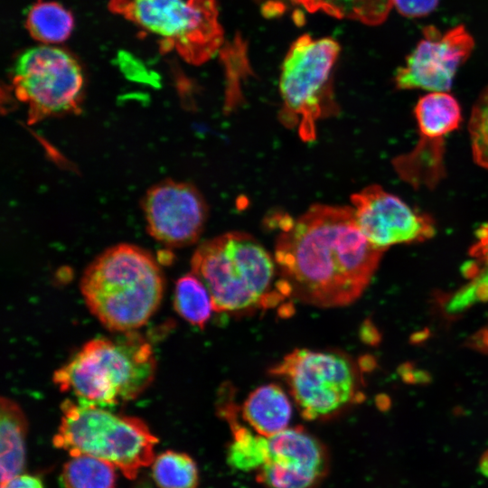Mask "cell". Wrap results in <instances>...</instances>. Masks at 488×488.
Listing matches in <instances>:
<instances>
[{
    "instance_id": "1",
    "label": "cell",
    "mask_w": 488,
    "mask_h": 488,
    "mask_svg": "<svg viewBox=\"0 0 488 488\" xmlns=\"http://www.w3.org/2000/svg\"><path fill=\"white\" fill-rule=\"evenodd\" d=\"M384 251L361 232L352 206L315 203L282 221L275 261L287 296L338 307L361 296Z\"/></svg>"
},
{
    "instance_id": "2",
    "label": "cell",
    "mask_w": 488,
    "mask_h": 488,
    "mask_svg": "<svg viewBox=\"0 0 488 488\" xmlns=\"http://www.w3.org/2000/svg\"><path fill=\"white\" fill-rule=\"evenodd\" d=\"M80 292L108 330L136 331L148 322L164 295V274L147 250L127 243L108 248L87 267Z\"/></svg>"
},
{
    "instance_id": "3",
    "label": "cell",
    "mask_w": 488,
    "mask_h": 488,
    "mask_svg": "<svg viewBox=\"0 0 488 488\" xmlns=\"http://www.w3.org/2000/svg\"><path fill=\"white\" fill-rule=\"evenodd\" d=\"M155 368L151 345L130 331L87 342L52 380L78 402L107 408L137 398L152 383Z\"/></svg>"
},
{
    "instance_id": "4",
    "label": "cell",
    "mask_w": 488,
    "mask_h": 488,
    "mask_svg": "<svg viewBox=\"0 0 488 488\" xmlns=\"http://www.w3.org/2000/svg\"><path fill=\"white\" fill-rule=\"evenodd\" d=\"M250 234L230 231L202 243L191 258L209 291L214 312H239L276 305L286 296L274 284L277 263Z\"/></svg>"
},
{
    "instance_id": "5",
    "label": "cell",
    "mask_w": 488,
    "mask_h": 488,
    "mask_svg": "<svg viewBox=\"0 0 488 488\" xmlns=\"http://www.w3.org/2000/svg\"><path fill=\"white\" fill-rule=\"evenodd\" d=\"M61 408V423L52 438L55 447L71 456L87 455L103 459L128 479L152 465L158 439L142 419L70 399Z\"/></svg>"
},
{
    "instance_id": "6",
    "label": "cell",
    "mask_w": 488,
    "mask_h": 488,
    "mask_svg": "<svg viewBox=\"0 0 488 488\" xmlns=\"http://www.w3.org/2000/svg\"><path fill=\"white\" fill-rule=\"evenodd\" d=\"M339 53L340 45L335 40L304 34L291 44L283 61L278 117L287 128L296 127L305 142L316 138L318 120L338 111L333 73Z\"/></svg>"
},
{
    "instance_id": "7",
    "label": "cell",
    "mask_w": 488,
    "mask_h": 488,
    "mask_svg": "<svg viewBox=\"0 0 488 488\" xmlns=\"http://www.w3.org/2000/svg\"><path fill=\"white\" fill-rule=\"evenodd\" d=\"M109 10L158 38L164 53L175 51L200 65L223 42L216 0H110Z\"/></svg>"
},
{
    "instance_id": "8",
    "label": "cell",
    "mask_w": 488,
    "mask_h": 488,
    "mask_svg": "<svg viewBox=\"0 0 488 488\" xmlns=\"http://www.w3.org/2000/svg\"><path fill=\"white\" fill-rule=\"evenodd\" d=\"M269 373L287 384L306 420L329 418L361 396L356 365L350 357L336 352L295 349Z\"/></svg>"
},
{
    "instance_id": "9",
    "label": "cell",
    "mask_w": 488,
    "mask_h": 488,
    "mask_svg": "<svg viewBox=\"0 0 488 488\" xmlns=\"http://www.w3.org/2000/svg\"><path fill=\"white\" fill-rule=\"evenodd\" d=\"M11 81L15 97L27 108L30 124L80 111L83 71L63 49L39 45L25 50L14 61Z\"/></svg>"
},
{
    "instance_id": "10",
    "label": "cell",
    "mask_w": 488,
    "mask_h": 488,
    "mask_svg": "<svg viewBox=\"0 0 488 488\" xmlns=\"http://www.w3.org/2000/svg\"><path fill=\"white\" fill-rule=\"evenodd\" d=\"M418 140L411 151L392 160L397 174L413 188H435L446 174L445 147L462 121L461 107L449 92H428L414 108Z\"/></svg>"
},
{
    "instance_id": "11",
    "label": "cell",
    "mask_w": 488,
    "mask_h": 488,
    "mask_svg": "<svg viewBox=\"0 0 488 488\" xmlns=\"http://www.w3.org/2000/svg\"><path fill=\"white\" fill-rule=\"evenodd\" d=\"M474 40L463 24L446 32L436 26L424 28L423 37L397 69L395 86L399 89L448 92L458 69L468 60Z\"/></svg>"
},
{
    "instance_id": "12",
    "label": "cell",
    "mask_w": 488,
    "mask_h": 488,
    "mask_svg": "<svg viewBox=\"0 0 488 488\" xmlns=\"http://www.w3.org/2000/svg\"><path fill=\"white\" fill-rule=\"evenodd\" d=\"M147 232L168 248L195 243L208 218V206L190 183L165 180L145 192L142 201Z\"/></svg>"
},
{
    "instance_id": "13",
    "label": "cell",
    "mask_w": 488,
    "mask_h": 488,
    "mask_svg": "<svg viewBox=\"0 0 488 488\" xmlns=\"http://www.w3.org/2000/svg\"><path fill=\"white\" fill-rule=\"evenodd\" d=\"M351 202L361 232L380 249L422 242L436 233L431 217L414 210L380 185L371 184L355 192Z\"/></svg>"
},
{
    "instance_id": "14",
    "label": "cell",
    "mask_w": 488,
    "mask_h": 488,
    "mask_svg": "<svg viewBox=\"0 0 488 488\" xmlns=\"http://www.w3.org/2000/svg\"><path fill=\"white\" fill-rule=\"evenodd\" d=\"M324 444L302 427L267 437L266 462L257 479L266 488H315L329 470Z\"/></svg>"
},
{
    "instance_id": "15",
    "label": "cell",
    "mask_w": 488,
    "mask_h": 488,
    "mask_svg": "<svg viewBox=\"0 0 488 488\" xmlns=\"http://www.w3.org/2000/svg\"><path fill=\"white\" fill-rule=\"evenodd\" d=\"M241 416L254 432L269 437L287 428L292 406L278 385L267 384L249 393L242 404Z\"/></svg>"
},
{
    "instance_id": "16",
    "label": "cell",
    "mask_w": 488,
    "mask_h": 488,
    "mask_svg": "<svg viewBox=\"0 0 488 488\" xmlns=\"http://www.w3.org/2000/svg\"><path fill=\"white\" fill-rule=\"evenodd\" d=\"M1 483L20 474L25 465L27 420L21 407L10 398H1Z\"/></svg>"
},
{
    "instance_id": "17",
    "label": "cell",
    "mask_w": 488,
    "mask_h": 488,
    "mask_svg": "<svg viewBox=\"0 0 488 488\" xmlns=\"http://www.w3.org/2000/svg\"><path fill=\"white\" fill-rule=\"evenodd\" d=\"M470 259L463 265V274L469 283L457 291L447 302L446 310L460 312L477 302L488 301V221L475 230Z\"/></svg>"
},
{
    "instance_id": "18",
    "label": "cell",
    "mask_w": 488,
    "mask_h": 488,
    "mask_svg": "<svg viewBox=\"0 0 488 488\" xmlns=\"http://www.w3.org/2000/svg\"><path fill=\"white\" fill-rule=\"evenodd\" d=\"M221 412L232 432V441L227 452L229 465L241 471L258 470L267 459V437L241 425L237 420L233 404L223 405Z\"/></svg>"
},
{
    "instance_id": "19",
    "label": "cell",
    "mask_w": 488,
    "mask_h": 488,
    "mask_svg": "<svg viewBox=\"0 0 488 488\" xmlns=\"http://www.w3.org/2000/svg\"><path fill=\"white\" fill-rule=\"evenodd\" d=\"M295 3L310 13L323 12L339 19L375 26L385 22L394 0H295Z\"/></svg>"
},
{
    "instance_id": "20",
    "label": "cell",
    "mask_w": 488,
    "mask_h": 488,
    "mask_svg": "<svg viewBox=\"0 0 488 488\" xmlns=\"http://www.w3.org/2000/svg\"><path fill=\"white\" fill-rule=\"evenodd\" d=\"M73 26L71 13L56 2L38 1L31 6L25 20L30 35L45 44L64 42Z\"/></svg>"
},
{
    "instance_id": "21",
    "label": "cell",
    "mask_w": 488,
    "mask_h": 488,
    "mask_svg": "<svg viewBox=\"0 0 488 488\" xmlns=\"http://www.w3.org/2000/svg\"><path fill=\"white\" fill-rule=\"evenodd\" d=\"M174 306L182 318L201 329L206 325L213 311L209 291L193 273L186 274L177 280Z\"/></svg>"
},
{
    "instance_id": "22",
    "label": "cell",
    "mask_w": 488,
    "mask_h": 488,
    "mask_svg": "<svg viewBox=\"0 0 488 488\" xmlns=\"http://www.w3.org/2000/svg\"><path fill=\"white\" fill-rule=\"evenodd\" d=\"M115 466L98 457L80 455L63 465L61 483L64 488H114Z\"/></svg>"
},
{
    "instance_id": "23",
    "label": "cell",
    "mask_w": 488,
    "mask_h": 488,
    "mask_svg": "<svg viewBox=\"0 0 488 488\" xmlns=\"http://www.w3.org/2000/svg\"><path fill=\"white\" fill-rule=\"evenodd\" d=\"M152 475L159 488H197L199 471L187 454L168 450L155 457Z\"/></svg>"
},
{
    "instance_id": "24",
    "label": "cell",
    "mask_w": 488,
    "mask_h": 488,
    "mask_svg": "<svg viewBox=\"0 0 488 488\" xmlns=\"http://www.w3.org/2000/svg\"><path fill=\"white\" fill-rule=\"evenodd\" d=\"M468 131L473 158L488 171V86L478 96L469 119Z\"/></svg>"
},
{
    "instance_id": "25",
    "label": "cell",
    "mask_w": 488,
    "mask_h": 488,
    "mask_svg": "<svg viewBox=\"0 0 488 488\" xmlns=\"http://www.w3.org/2000/svg\"><path fill=\"white\" fill-rule=\"evenodd\" d=\"M439 0H394L393 7L398 13L408 18H418L431 14Z\"/></svg>"
},
{
    "instance_id": "26",
    "label": "cell",
    "mask_w": 488,
    "mask_h": 488,
    "mask_svg": "<svg viewBox=\"0 0 488 488\" xmlns=\"http://www.w3.org/2000/svg\"><path fill=\"white\" fill-rule=\"evenodd\" d=\"M1 488H44L42 480L34 475L20 474L4 483Z\"/></svg>"
},
{
    "instance_id": "27",
    "label": "cell",
    "mask_w": 488,
    "mask_h": 488,
    "mask_svg": "<svg viewBox=\"0 0 488 488\" xmlns=\"http://www.w3.org/2000/svg\"><path fill=\"white\" fill-rule=\"evenodd\" d=\"M480 468L483 474L488 476V451L481 459Z\"/></svg>"
},
{
    "instance_id": "28",
    "label": "cell",
    "mask_w": 488,
    "mask_h": 488,
    "mask_svg": "<svg viewBox=\"0 0 488 488\" xmlns=\"http://www.w3.org/2000/svg\"><path fill=\"white\" fill-rule=\"evenodd\" d=\"M290 1H292L293 3H295V0H290Z\"/></svg>"
}]
</instances>
